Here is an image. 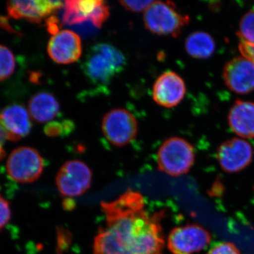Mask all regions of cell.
Instances as JSON below:
<instances>
[{"label": "cell", "mask_w": 254, "mask_h": 254, "mask_svg": "<svg viewBox=\"0 0 254 254\" xmlns=\"http://www.w3.org/2000/svg\"><path fill=\"white\" fill-rule=\"evenodd\" d=\"M101 205L106 224L95 238L94 254H162L165 241L158 215L145 209L141 193L128 190Z\"/></svg>", "instance_id": "cell-1"}, {"label": "cell", "mask_w": 254, "mask_h": 254, "mask_svg": "<svg viewBox=\"0 0 254 254\" xmlns=\"http://www.w3.org/2000/svg\"><path fill=\"white\" fill-rule=\"evenodd\" d=\"M126 64L125 55L116 47L100 43L92 47L87 53L83 69L90 81L105 85L121 73Z\"/></svg>", "instance_id": "cell-2"}, {"label": "cell", "mask_w": 254, "mask_h": 254, "mask_svg": "<svg viewBox=\"0 0 254 254\" xmlns=\"http://www.w3.org/2000/svg\"><path fill=\"white\" fill-rule=\"evenodd\" d=\"M194 160L193 146L180 137H172L165 140L157 154L159 170L174 177L188 173L193 166Z\"/></svg>", "instance_id": "cell-3"}, {"label": "cell", "mask_w": 254, "mask_h": 254, "mask_svg": "<svg viewBox=\"0 0 254 254\" xmlns=\"http://www.w3.org/2000/svg\"><path fill=\"white\" fill-rule=\"evenodd\" d=\"M189 21V16L177 11L170 1H155L143 15L145 28L159 36L177 37Z\"/></svg>", "instance_id": "cell-4"}, {"label": "cell", "mask_w": 254, "mask_h": 254, "mask_svg": "<svg viewBox=\"0 0 254 254\" xmlns=\"http://www.w3.org/2000/svg\"><path fill=\"white\" fill-rule=\"evenodd\" d=\"M43 170L44 160L39 152L31 147H20L13 150L6 163L8 175L18 183L36 181Z\"/></svg>", "instance_id": "cell-5"}, {"label": "cell", "mask_w": 254, "mask_h": 254, "mask_svg": "<svg viewBox=\"0 0 254 254\" xmlns=\"http://www.w3.org/2000/svg\"><path fill=\"white\" fill-rule=\"evenodd\" d=\"M102 131L112 144L123 147L136 138L138 133V123L136 118L128 110L115 108L103 117Z\"/></svg>", "instance_id": "cell-6"}, {"label": "cell", "mask_w": 254, "mask_h": 254, "mask_svg": "<svg viewBox=\"0 0 254 254\" xmlns=\"http://www.w3.org/2000/svg\"><path fill=\"white\" fill-rule=\"evenodd\" d=\"M92 172L81 160L66 162L60 169L56 177L58 190L64 196L73 198L84 193L90 188Z\"/></svg>", "instance_id": "cell-7"}, {"label": "cell", "mask_w": 254, "mask_h": 254, "mask_svg": "<svg viewBox=\"0 0 254 254\" xmlns=\"http://www.w3.org/2000/svg\"><path fill=\"white\" fill-rule=\"evenodd\" d=\"M110 16L109 6L101 0H68L64 2L63 23L78 24L91 21L100 28Z\"/></svg>", "instance_id": "cell-8"}, {"label": "cell", "mask_w": 254, "mask_h": 254, "mask_svg": "<svg viewBox=\"0 0 254 254\" xmlns=\"http://www.w3.org/2000/svg\"><path fill=\"white\" fill-rule=\"evenodd\" d=\"M211 240L210 233L197 225L176 227L168 239L169 250L173 254H193L208 247Z\"/></svg>", "instance_id": "cell-9"}, {"label": "cell", "mask_w": 254, "mask_h": 254, "mask_svg": "<svg viewBox=\"0 0 254 254\" xmlns=\"http://www.w3.org/2000/svg\"><path fill=\"white\" fill-rule=\"evenodd\" d=\"M253 148L250 143L242 138H233L222 143L217 151V158L224 171L238 173L252 163Z\"/></svg>", "instance_id": "cell-10"}, {"label": "cell", "mask_w": 254, "mask_h": 254, "mask_svg": "<svg viewBox=\"0 0 254 254\" xmlns=\"http://www.w3.org/2000/svg\"><path fill=\"white\" fill-rule=\"evenodd\" d=\"M81 38L70 30H63L50 38L48 53L55 63L69 64L76 63L82 55Z\"/></svg>", "instance_id": "cell-11"}, {"label": "cell", "mask_w": 254, "mask_h": 254, "mask_svg": "<svg viewBox=\"0 0 254 254\" xmlns=\"http://www.w3.org/2000/svg\"><path fill=\"white\" fill-rule=\"evenodd\" d=\"M223 78L231 91L247 94L254 91V63L244 56L237 57L225 64Z\"/></svg>", "instance_id": "cell-12"}, {"label": "cell", "mask_w": 254, "mask_h": 254, "mask_svg": "<svg viewBox=\"0 0 254 254\" xmlns=\"http://www.w3.org/2000/svg\"><path fill=\"white\" fill-rule=\"evenodd\" d=\"M187 88L183 78L173 71L162 73L153 85V98L164 108H171L181 103Z\"/></svg>", "instance_id": "cell-13"}, {"label": "cell", "mask_w": 254, "mask_h": 254, "mask_svg": "<svg viewBox=\"0 0 254 254\" xmlns=\"http://www.w3.org/2000/svg\"><path fill=\"white\" fill-rule=\"evenodd\" d=\"M63 5L62 1L51 0L10 1L7 2L6 9L11 17L24 18L31 23H40L46 18L53 16Z\"/></svg>", "instance_id": "cell-14"}, {"label": "cell", "mask_w": 254, "mask_h": 254, "mask_svg": "<svg viewBox=\"0 0 254 254\" xmlns=\"http://www.w3.org/2000/svg\"><path fill=\"white\" fill-rule=\"evenodd\" d=\"M31 115L23 105L6 107L0 113V121L4 126L8 140L16 141L27 136L31 131Z\"/></svg>", "instance_id": "cell-15"}, {"label": "cell", "mask_w": 254, "mask_h": 254, "mask_svg": "<svg viewBox=\"0 0 254 254\" xmlns=\"http://www.w3.org/2000/svg\"><path fill=\"white\" fill-rule=\"evenodd\" d=\"M229 125L237 135L254 138V103L237 100L228 115Z\"/></svg>", "instance_id": "cell-16"}, {"label": "cell", "mask_w": 254, "mask_h": 254, "mask_svg": "<svg viewBox=\"0 0 254 254\" xmlns=\"http://www.w3.org/2000/svg\"><path fill=\"white\" fill-rule=\"evenodd\" d=\"M59 102L55 95L48 92H41L33 95L28 103V112L35 121L49 123L60 113Z\"/></svg>", "instance_id": "cell-17"}, {"label": "cell", "mask_w": 254, "mask_h": 254, "mask_svg": "<svg viewBox=\"0 0 254 254\" xmlns=\"http://www.w3.org/2000/svg\"><path fill=\"white\" fill-rule=\"evenodd\" d=\"M185 48L189 55L196 59H205L213 55L215 43L213 37L203 31H196L187 37Z\"/></svg>", "instance_id": "cell-18"}, {"label": "cell", "mask_w": 254, "mask_h": 254, "mask_svg": "<svg viewBox=\"0 0 254 254\" xmlns=\"http://www.w3.org/2000/svg\"><path fill=\"white\" fill-rule=\"evenodd\" d=\"M239 28L238 36L240 41L254 45V9L244 15Z\"/></svg>", "instance_id": "cell-19"}, {"label": "cell", "mask_w": 254, "mask_h": 254, "mask_svg": "<svg viewBox=\"0 0 254 254\" xmlns=\"http://www.w3.org/2000/svg\"><path fill=\"white\" fill-rule=\"evenodd\" d=\"M15 66L16 62L12 52L0 45V81H4L12 74Z\"/></svg>", "instance_id": "cell-20"}, {"label": "cell", "mask_w": 254, "mask_h": 254, "mask_svg": "<svg viewBox=\"0 0 254 254\" xmlns=\"http://www.w3.org/2000/svg\"><path fill=\"white\" fill-rule=\"evenodd\" d=\"M74 125L71 120L61 122H51L45 127L44 132L48 136L58 137L67 136L73 130Z\"/></svg>", "instance_id": "cell-21"}, {"label": "cell", "mask_w": 254, "mask_h": 254, "mask_svg": "<svg viewBox=\"0 0 254 254\" xmlns=\"http://www.w3.org/2000/svg\"><path fill=\"white\" fill-rule=\"evenodd\" d=\"M154 1H150V0H140V1L138 0H136V1L123 0V1H120V3L128 11H132V12H142V11H146Z\"/></svg>", "instance_id": "cell-22"}, {"label": "cell", "mask_w": 254, "mask_h": 254, "mask_svg": "<svg viewBox=\"0 0 254 254\" xmlns=\"http://www.w3.org/2000/svg\"><path fill=\"white\" fill-rule=\"evenodd\" d=\"M11 212L9 203L0 194V231L9 223L11 219Z\"/></svg>", "instance_id": "cell-23"}, {"label": "cell", "mask_w": 254, "mask_h": 254, "mask_svg": "<svg viewBox=\"0 0 254 254\" xmlns=\"http://www.w3.org/2000/svg\"><path fill=\"white\" fill-rule=\"evenodd\" d=\"M208 254H241L238 248L229 242H220L209 250Z\"/></svg>", "instance_id": "cell-24"}, {"label": "cell", "mask_w": 254, "mask_h": 254, "mask_svg": "<svg viewBox=\"0 0 254 254\" xmlns=\"http://www.w3.org/2000/svg\"><path fill=\"white\" fill-rule=\"evenodd\" d=\"M240 50L242 56L252 60L254 63V45L248 44V43L241 42Z\"/></svg>", "instance_id": "cell-25"}, {"label": "cell", "mask_w": 254, "mask_h": 254, "mask_svg": "<svg viewBox=\"0 0 254 254\" xmlns=\"http://www.w3.org/2000/svg\"><path fill=\"white\" fill-rule=\"evenodd\" d=\"M47 26H48V31L51 33L52 35L56 34L57 33L59 32V22H58V19L55 17V16H51L48 19L46 20Z\"/></svg>", "instance_id": "cell-26"}, {"label": "cell", "mask_w": 254, "mask_h": 254, "mask_svg": "<svg viewBox=\"0 0 254 254\" xmlns=\"http://www.w3.org/2000/svg\"><path fill=\"white\" fill-rule=\"evenodd\" d=\"M8 139L7 134H6V130H5L4 126L0 121V160L4 158L5 155V152L3 149V145H4V142L6 140Z\"/></svg>", "instance_id": "cell-27"}]
</instances>
